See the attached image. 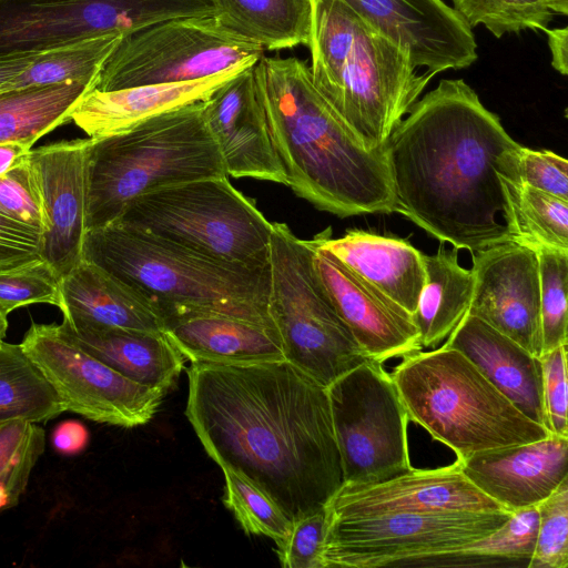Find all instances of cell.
I'll return each instance as SVG.
<instances>
[{"label": "cell", "mask_w": 568, "mask_h": 568, "mask_svg": "<svg viewBox=\"0 0 568 568\" xmlns=\"http://www.w3.org/2000/svg\"><path fill=\"white\" fill-rule=\"evenodd\" d=\"M185 416L207 455L271 497L293 523L343 485L327 387L287 361L195 363Z\"/></svg>", "instance_id": "6da1fadb"}, {"label": "cell", "mask_w": 568, "mask_h": 568, "mask_svg": "<svg viewBox=\"0 0 568 568\" xmlns=\"http://www.w3.org/2000/svg\"><path fill=\"white\" fill-rule=\"evenodd\" d=\"M386 145L397 213L471 253L509 242L496 159L518 143L464 80H442Z\"/></svg>", "instance_id": "7a4b0ae2"}, {"label": "cell", "mask_w": 568, "mask_h": 568, "mask_svg": "<svg viewBox=\"0 0 568 568\" xmlns=\"http://www.w3.org/2000/svg\"><path fill=\"white\" fill-rule=\"evenodd\" d=\"M256 90L287 186L341 217L398 210L385 148L365 150L316 90L296 57L263 55Z\"/></svg>", "instance_id": "3957f363"}, {"label": "cell", "mask_w": 568, "mask_h": 568, "mask_svg": "<svg viewBox=\"0 0 568 568\" xmlns=\"http://www.w3.org/2000/svg\"><path fill=\"white\" fill-rule=\"evenodd\" d=\"M311 75L316 90L367 151L385 148L434 77L343 0H310Z\"/></svg>", "instance_id": "277c9868"}, {"label": "cell", "mask_w": 568, "mask_h": 568, "mask_svg": "<svg viewBox=\"0 0 568 568\" xmlns=\"http://www.w3.org/2000/svg\"><path fill=\"white\" fill-rule=\"evenodd\" d=\"M82 258L126 284L161 320L174 312L203 311L275 329L268 313V266L214 260L115 223L87 231Z\"/></svg>", "instance_id": "5b68a950"}, {"label": "cell", "mask_w": 568, "mask_h": 568, "mask_svg": "<svg viewBox=\"0 0 568 568\" xmlns=\"http://www.w3.org/2000/svg\"><path fill=\"white\" fill-rule=\"evenodd\" d=\"M202 102L91 139L88 230L115 222L124 207L144 193L227 175L219 144L204 120Z\"/></svg>", "instance_id": "8992f818"}, {"label": "cell", "mask_w": 568, "mask_h": 568, "mask_svg": "<svg viewBox=\"0 0 568 568\" xmlns=\"http://www.w3.org/2000/svg\"><path fill=\"white\" fill-rule=\"evenodd\" d=\"M412 420L449 447L457 460L546 438L459 351L443 345L403 357L390 374Z\"/></svg>", "instance_id": "52a82bcc"}, {"label": "cell", "mask_w": 568, "mask_h": 568, "mask_svg": "<svg viewBox=\"0 0 568 568\" xmlns=\"http://www.w3.org/2000/svg\"><path fill=\"white\" fill-rule=\"evenodd\" d=\"M113 223L214 260L254 268L268 266L272 222L227 175L144 193Z\"/></svg>", "instance_id": "ba28073f"}, {"label": "cell", "mask_w": 568, "mask_h": 568, "mask_svg": "<svg viewBox=\"0 0 568 568\" xmlns=\"http://www.w3.org/2000/svg\"><path fill=\"white\" fill-rule=\"evenodd\" d=\"M316 237L272 223L268 313L285 361L327 387L371 359L337 314L314 267Z\"/></svg>", "instance_id": "9c48e42d"}, {"label": "cell", "mask_w": 568, "mask_h": 568, "mask_svg": "<svg viewBox=\"0 0 568 568\" xmlns=\"http://www.w3.org/2000/svg\"><path fill=\"white\" fill-rule=\"evenodd\" d=\"M510 514L504 510L331 515L326 511L322 565L323 568H376L416 566L423 561L419 565L424 566L494 532Z\"/></svg>", "instance_id": "30bf717a"}, {"label": "cell", "mask_w": 568, "mask_h": 568, "mask_svg": "<svg viewBox=\"0 0 568 568\" xmlns=\"http://www.w3.org/2000/svg\"><path fill=\"white\" fill-rule=\"evenodd\" d=\"M257 42L216 16L170 19L125 36L98 73L91 90L195 81L263 55Z\"/></svg>", "instance_id": "8fae6325"}, {"label": "cell", "mask_w": 568, "mask_h": 568, "mask_svg": "<svg viewBox=\"0 0 568 568\" xmlns=\"http://www.w3.org/2000/svg\"><path fill=\"white\" fill-rule=\"evenodd\" d=\"M327 394L344 485L382 481L412 468L408 416L382 363H362L327 386Z\"/></svg>", "instance_id": "7c38bea8"}, {"label": "cell", "mask_w": 568, "mask_h": 568, "mask_svg": "<svg viewBox=\"0 0 568 568\" xmlns=\"http://www.w3.org/2000/svg\"><path fill=\"white\" fill-rule=\"evenodd\" d=\"M211 0H0V58L37 54L87 38L215 16Z\"/></svg>", "instance_id": "4fadbf2b"}, {"label": "cell", "mask_w": 568, "mask_h": 568, "mask_svg": "<svg viewBox=\"0 0 568 568\" xmlns=\"http://www.w3.org/2000/svg\"><path fill=\"white\" fill-rule=\"evenodd\" d=\"M67 410L122 427L149 423L166 392L132 382L81 348L60 324L32 323L20 343Z\"/></svg>", "instance_id": "5bb4252c"}, {"label": "cell", "mask_w": 568, "mask_h": 568, "mask_svg": "<svg viewBox=\"0 0 568 568\" xmlns=\"http://www.w3.org/2000/svg\"><path fill=\"white\" fill-rule=\"evenodd\" d=\"M91 142L59 141L26 154L45 219L42 257L61 277L82 260Z\"/></svg>", "instance_id": "9a60e30c"}, {"label": "cell", "mask_w": 568, "mask_h": 568, "mask_svg": "<svg viewBox=\"0 0 568 568\" xmlns=\"http://www.w3.org/2000/svg\"><path fill=\"white\" fill-rule=\"evenodd\" d=\"M474 287L467 314L541 355L537 251L505 242L473 252Z\"/></svg>", "instance_id": "2e32d148"}, {"label": "cell", "mask_w": 568, "mask_h": 568, "mask_svg": "<svg viewBox=\"0 0 568 568\" xmlns=\"http://www.w3.org/2000/svg\"><path fill=\"white\" fill-rule=\"evenodd\" d=\"M407 52L415 68L435 75L471 65L478 58L471 28L443 0H343Z\"/></svg>", "instance_id": "e0dca14e"}, {"label": "cell", "mask_w": 568, "mask_h": 568, "mask_svg": "<svg viewBox=\"0 0 568 568\" xmlns=\"http://www.w3.org/2000/svg\"><path fill=\"white\" fill-rule=\"evenodd\" d=\"M325 509L331 515L505 510L464 475L457 460L433 469L412 467L367 485L343 484Z\"/></svg>", "instance_id": "ac0fdd59"}, {"label": "cell", "mask_w": 568, "mask_h": 568, "mask_svg": "<svg viewBox=\"0 0 568 568\" xmlns=\"http://www.w3.org/2000/svg\"><path fill=\"white\" fill-rule=\"evenodd\" d=\"M316 237L314 267L337 314L358 345L379 363L422 351L412 315L322 248Z\"/></svg>", "instance_id": "d6986e66"}, {"label": "cell", "mask_w": 568, "mask_h": 568, "mask_svg": "<svg viewBox=\"0 0 568 568\" xmlns=\"http://www.w3.org/2000/svg\"><path fill=\"white\" fill-rule=\"evenodd\" d=\"M253 67L241 71L203 101V116L219 144L229 176L286 185V173L271 138Z\"/></svg>", "instance_id": "ffe728a7"}, {"label": "cell", "mask_w": 568, "mask_h": 568, "mask_svg": "<svg viewBox=\"0 0 568 568\" xmlns=\"http://www.w3.org/2000/svg\"><path fill=\"white\" fill-rule=\"evenodd\" d=\"M457 462L478 489L514 513L536 506L568 477V437L550 433L539 440L479 452Z\"/></svg>", "instance_id": "44dd1931"}, {"label": "cell", "mask_w": 568, "mask_h": 568, "mask_svg": "<svg viewBox=\"0 0 568 568\" xmlns=\"http://www.w3.org/2000/svg\"><path fill=\"white\" fill-rule=\"evenodd\" d=\"M163 332L185 359L246 365L284 361L275 329L234 316L180 311L162 317Z\"/></svg>", "instance_id": "7402d4cb"}, {"label": "cell", "mask_w": 568, "mask_h": 568, "mask_svg": "<svg viewBox=\"0 0 568 568\" xmlns=\"http://www.w3.org/2000/svg\"><path fill=\"white\" fill-rule=\"evenodd\" d=\"M445 345L463 353L523 414L548 429L539 357L467 313Z\"/></svg>", "instance_id": "603a6c76"}, {"label": "cell", "mask_w": 568, "mask_h": 568, "mask_svg": "<svg viewBox=\"0 0 568 568\" xmlns=\"http://www.w3.org/2000/svg\"><path fill=\"white\" fill-rule=\"evenodd\" d=\"M250 67H236L186 82L156 83L112 91L90 90L71 113L90 139L124 131L163 112L209 99L215 90Z\"/></svg>", "instance_id": "cb8c5ba5"}, {"label": "cell", "mask_w": 568, "mask_h": 568, "mask_svg": "<svg viewBox=\"0 0 568 568\" xmlns=\"http://www.w3.org/2000/svg\"><path fill=\"white\" fill-rule=\"evenodd\" d=\"M317 235L322 248L410 315L415 313L425 280L424 253L407 240L363 230L332 239L329 227Z\"/></svg>", "instance_id": "d4e9b609"}, {"label": "cell", "mask_w": 568, "mask_h": 568, "mask_svg": "<svg viewBox=\"0 0 568 568\" xmlns=\"http://www.w3.org/2000/svg\"><path fill=\"white\" fill-rule=\"evenodd\" d=\"M60 325L81 348L136 384L168 392L184 367V356L163 331L72 325L64 321Z\"/></svg>", "instance_id": "484cf974"}, {"label": "cell", "mask_w": 568, "mask_h": 568, "mask_svg": "<svg viewBox=\"0 0 568 568\" xmlns=\"http://www.w3.org/2000/svg\"><path fill=\"white\" fill-rule=\"evenodd\" d=\"M59 308L63 321L138 331H163L156 311L126 284L101 268L81 260L61 277Z\"/></svg>", "instance_id": "4316f807"}, {"label": "cell", "mask_w": 568, "mask_h": 568, "mask_svg": "<svg viewBox=\"0 0 568 568\" xmlns=\"http://www.w3.org/2000/svg\"><path fill=\"white\" fill-rule=\"evenodd\" d=\"M457 251L442 245L435 254H423L425 280L412 315L422 347L438 345L468 312L474 275L459 265Z\"/></svg>", "instance_id": "83f0119b"}, {"label": "cell", "mask_w": 568, "mask_h": 568, "mask_svg": "<svg viewBox=\"0 0 568 568\" xmlns=\"http://www.w3.org/2000/svg\"><path fill=\"white\" fill-rule=\"evenodd\" d=\"M90 82L29 87L0 93V143L28 148L55 128L71 121V113L91 90Z\"/></svg>", "instance_id": "f1b7e54d"}, {"label": "cell", "mask_w": 568, "mask_h": 568, "mask_svg": "<svg viewBox=\"0 0 568 568\" xmlns=\"http://www.w3.org/2000/svg\"><path fill=\"white\" fill-rule=\"evenodd\" d=\"M216 17L230 29L257 42L264 50L307 45L310 0H211Z\"/></svg>", "instance_id": "f546056e"}, {"label": "cell", "mask_w": 568, "mask_h": 568, "mask_svg": "<svg viewBox=\"0 0 568 568\" xmlns=\"http://www.w3.org/2000/svg\"><path fill=\"white\" fill-rule=\"evenodd\" d=\"M509 241L535 251H568V201L527 184L501 179Z\"/></svg>", "instance_id": "4dcf8cb0"}, {"label": "cell", "mask_w": 568, "mask_h": 568, "mask_svg": "<svg viewBox=\"0 0 568 568\" xmlns=\"http://www.w3.org/2000/svg\"><path fill=\"white\" fill-rule=\"evenodd\" d=\"M65 407L21 344L0 339V423L50 420Z\"/></svg>", "instance_id": "1f68e13d"}, {"label": "cell", "mask_w": 568, "mask_h": 568, "mask_svg": "<svg viewBox=\"0 0 568 568\" xmlns=\"http://www.w3.org/2000/svg\"><path fill=\"white\" fill-rule=\"evenodd\" d=\"M124 37L123 33L113 32L41 52L12 80L6 91L68 81L93 84L103 64Z\"/></svg>", "instance_id": "d6a6232c"}, {"label": "cell", "mask_w": 568, "mask_h": 568, "mask_svg": "<svg viewBox=\"0 0 568 568\" xmlns=\"http://www.w3.org/2000/svg\"><path fill=\"white\" fill-rule=\"evenodd\" d=\"M44 448L45 432L38 423H0V513L19 504Z\"/></svg>", "instance_id": "836d02e7"}, {"label": "cell", "mask_w": 568, "mask_h": 568, "mask_svg": "<svg viewBox=\"0 0 568 568\" xmlns=\"http://www.w3.org/2000/svg\"><path fill=\"white\" fill-rule=\"evenodd\" d=\"M540 282L541 355L568 344V251H537Z\"/></svg>", "instance_id": "e575fe53"}, {"label": "cell", "mask_w": 568, "mask_h": 568, "mask_svg": "<svg viewBox=\"0 0 568 568\" xmlns=\"http://www.w3.org/2000/svg\"><path fill=\"white\" fill-rule=\"evenodd\" d=\"M454 9L473 29L485 26L496 38L523 30L545 31L554 12L549 0H452Z\"/></svg>", "instance_id": "d590c367"}, {"label": "cell", "mask_w": 568, "mask_h": 568, "mask_svg": "<svg viewBox=\"0 0 568 568\" xmlns=\"http://www.w3.org/2000/svg\"><path fill=\"white\" fill-rule=\"evenodd\" d=\"M224 474L223 503L242 529L248 535H258L277 541L284 538L293 523L277 504L255 485L233 470Z\"/></svg>", "instance_id": "8d00e7d4"}, {"label": "cell", "mask_w": 568, "mask_h": 568, "mask_svg": "<svg viewBox=\"0 0 568 568\" xmlns=\"http://www.w3.org/2000/svg\"><path fill=\"white\" fill-rule=\"evenodd\" d=\"M498 176L527 184L568 201V161L549 150L520 145L505 150L496 159Z\"/></svg>", "instance_id": "74e56055"}, {"label": "cell", "mask_w": 568, "mask_h": 568, "mask_svg": "<svg viewBox=\"0 0 568 568\" xmlns=\"http://www.w3.org/2000/svg\"><path fill=\"white\" fill-rule=\"evenodd\" d=\"M538 530L536 506L510 514L494 532L444 559L519 560L527 567L535 549Z\"/></svg>", "instance_id": "f35d334b"}, {"label": "cell", "mask_w": 568, "mask_h": 568, "mask_svg": "<svg viewBox=\"0 0 568 568\" xmlns=\"http://www.w3.org/2000/svg\"><path fill=\"white\" fill-rule=\"evenodd\" d=\"M61 276L43 258L0 272V312L45 303L60 306Z\"/></svg>", "instance_id": "ab89813d"}, {"label": "cell", "mask_w": 568, "mask_h": 568, "mask_svg": "<svg viewBox=\"0 0 568 568\" xmlns=\"http://www.w3.org/2000/svg\"><path fill=\"white\" fill-rule=\"evenodd\" d=\"M538 530L527 568L568 567V477L536 505Z\"/></svg>", "instance_id": "60d3db41"}, {"label": "cell", "mask_w": 568, "mask_h": 568, "mask_svg": "<svg viewBox=\"0 0 568 568\" xmlns=\"http://www.w3.org/2000/svg\"><path fill=\"white\" fill-rule=\"evenodd\" d=\"M325 530V508L293 521L287 535L275 541V552L281 566L284 568H323L321 554Z\"/></svg>", "instance_id": "b9f144b4"}, {"label": "cell", "mask_w": 568, "mask_h": 568, "mask_svg": "<svg viewBox=\"0 0 568 568\" xmlns=\"http://www.w3.org/2000/svg\"><path fill=\"white\" fill-rule=\"evenodd\" d=\"M0 212L42 233L45 231V219L26 155L0 176Z\"/></svg>", "instance_id": "7bdbcfd3"}, {"label": "cell", "mask_w": 568, "mask_h": 568, "mask_svg": "<svg viewBox=\"0 0 568 568\" xmlns=\"http://www.w3.org/2000/svg\"><path fill=\"white\" fill-rule=\"evenodd\" d=\"M544 406L551 434L568 437L567 345L539 356Z\"/></svg>", "instance_id": "ee69618b"}, {"label": "cell", "mask_w": 568, "mask_h": 568, "mask_svg": "<svg viewBox=\"0 0 568 568\" xmlns=\"http://www.w3.org/2000/svg\"><path fill=\"white\" fill-rule=\"evenodd\" d=\"M43 233L0 212V272L41 260Z\"/></svg>", "instance_id": "f6af8a7d"}, {"label": "cell", "mask_w": 568, "mask_h": 568, "mask_svg": "<svg viewBox=\"0 0 568 568\" xmlns=\"http://www.w3.org/2000/svg\"><path fill=\"white\" fill-rule=\"evenodd\" d=\"M89 443L87 427L78 420H64L52 432V445L63 455L81 453Z\"/></svg>", "instance_id": "bcb514c9"}, {"label": "cell", "mask_w": 568, "mask_h": 568, "mask_svg": "<svg viewBox=\"0 0 568 568\" xmlns=\"http://www.w3.org/2000/svg\"><path fill=\"white\" fill-rule=\"evenodd\" d=\"M551 53V65L562 75L568 73V28L545 30Z\"/></svg>", "instance_id": "7dc6e473"}, {"label": "cell", "mask_w": 568, "mask_h": 568, "mask_svg": "<svg viewBox=\"0 0 568 568\" xmlns=\"http://www.w3.org/2000/svg\"><path fill=\"white\" fill-rule=\"evenodd\" d=\"M38 54L0 58V93L6 91L12 80L20 75Z\"/></svg>", "instance_id": "c3c4849f"}, {"label": "cell", "mask_w": 568, "mask_h": 568, "mask_svg": "<svg viewBox=\"0 0 568 568\" xmlns=\"http://www.w3.org/2000/svg\"><path fill=\"white\" fill-rule=\"evenodd\" d=\"M30 150L20 143H0V176L10 171Z\"/></svg>", "instance_id": "681fc988"}, {"label": "cell", "mask_w": 568, "mask_h": 568, "mask_svg": "<svg viewBox=\"0 0 568 568\" xmlns=\"http://www.w3.org/2000/svg\"><path fill=\"white\" fill-rule=\"evenodd\" d=\"M549 6L552 12L568 13V0H549Z\"/></svg>", "instance_id": "f907efd6"}, {"label": "cell", "mask_w": 568, "mask_h": 568, "mask_svg": "<svg viewBox=\"0 0 568 568\" xmlns=\"http://www.w3.org/2000/svg\"><path fill=\"white\" fill-rule=\"evenodd\" d=\"M7 328H8L7 315H4L2 312H0V339H3V337L6 336Z\"/></svg>", "instance_id": "816d5d0a"}]
</instances>
